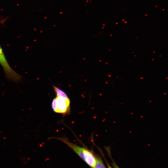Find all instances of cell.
<instances>
[{
    "label": "cell",
    "mask_w": 168,
    "mask_h": 168,
    "mask_svg": "<svg viewBox=\"0 0 168 168\" xmlns=\"http://www.w3.org/2000/svg\"><path fill=\"white\" fill-rule=\"evenodd\" d=\"M51 107L52 110L55 112L58 113L57 102L55 98L53 100L51 104Z\"/></svg>",
    "instance_id": "cell-6"
},
{
    "label": "cell",
    "mask_w": 168,
    "mask_h": 168,
    "mask_svg": "<svg viewBox=\"0 0 168 168\" xmlns=\"http://www.w3.org/2000/svg\"><path fill=\"white\" fill-rule=\"evenodd\" d=\"M65 143L85 161L89 166L94 168L96 157L93 152L86 147L77 145L70 142L65 137L54 138Z\"/></svg>",
    "instance_id": "cell-1"
},
{
    "label": "cell",
    "mask_w": 168,
    "mask_h": 168,
    "mask_svg": "<svg viewBox=\"0 0 168 168\" xmlns=\"http://www.w3.org/2000/svg\"><path fill=\"white\" fill-rule=\"evenodd\" d=\"M94 168H106L101 160L96 157V161Z\"/></svg>",
    "instance_id": "cell-5"
},
{
    "label": "cell",
    "mask_w": 168,
    "mask_h": 168,
    "mask_svg": "<svg viewBox=\"0 0 168 168\" xmlns=\"http://www.w3.org/2000/svg\"><path fill=\"white\" fill-rule=\"evenodd\" d=\"M53 87L56 96L62 97L66 100H70L67 94L63 90L54 85H53Z\"/></svg>",
    "instance_id": "cell-4"
},
{
    "label": "cell",
    "mask_w": 168,
    "mask_h": 168,
    "mask_svg": "<svg viewBox=\"0 0 168 168\" xmlns=\"http://www.w3.org/2000/svg\"><path fill=\"white\" fill-rule=\"evenodd\" d=\"M106 163L107 164V166H108V168H112L109 164L108 163H107L106 162Z\"/></svg>",
    "instance_id": "cell-8"
},
{
    "label": "cell",
    "mask_w": 168,
    "mask_h": 168,
    "mask_svg": "<svg viewBox=\"0 0 168 168\" xmlns=\"http://www.w3.org/2000/svg\"><path fill=\"white\" fill-rule=\"evenodd\" d=\"M57 106L58 113L64 115L69 114L70 113V100H66L56 96L55 98Z\"/></svg>",
    "instance_id": "cell-3"
},
{
    "label": "cell",
    "mask_w": 168,
    "mask_h": 168,
    "mask_svg": "<svg viewBox=\"0 0 168 168\" xmlns=\"http://www.w3.org/2000/svg\"><path fill=\"white\" fill-rule=\"evenodd\" d=\"M112 164L114 168H119L115 163L113 162Z\"/></svg>",
    "instance_id": "cell-7"
},
{
    "label": "cell",
    "mask_w": 168,
    "mask_h": 168,
    "mask_svg": "<svg viewBox=\"0 0 168 168\" xmlns=\"http://www.w3.org/2000/svg\"><path fill=\"white\" fill-rule=\"evenodd\" d=\"M0 64L2 66L7 78L15 82L20 81L21 77L10 67L0 45Z\"/></svg>",
    "instance_id": "cell-2"
}]
</instances>
